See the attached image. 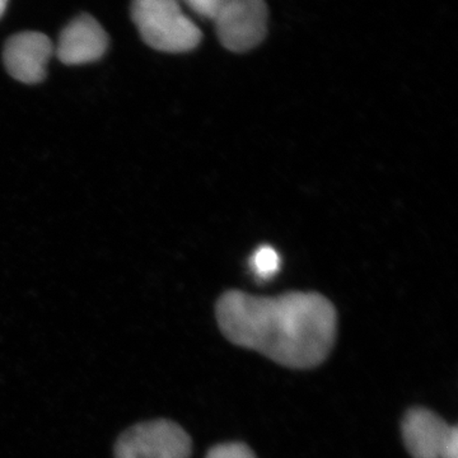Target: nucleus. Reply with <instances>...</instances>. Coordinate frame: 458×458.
I'll use <instances>...</instances> for the list:
<instances>
[{"label":"nucleus","instance_id":"11","mask_svg":"<svg viewBox=\"0 0 458 458\" xmlns=\"http://www.w3.org/2000/svg\"><path fill=\"white\" fill-rule=\"evenodd\" d=\"M8 0H0V18L4 14L5 9H7Z\"/></svg>","mask_w":458,"mask_h":458},{"label":"nucleus","instance_id":"5","mask_svg":"<svg viewBox=\"0 0 458 458\" xmlns=\"http://www.w3.org/2000/svg\"><path fill=\"white\" fill-rule=\"evenodd\" d=\"M401 430L412 458H458L457 427L445 423L430 410H409Z\"/></svg>","mask_w":458,"mask_h":458},{"label":"nucleus","instance_id":"6","mask_svg":"<svg viewBox=\"0 0 458 458\" xmlns=\"http://www.w3.org/2000/svg\"><path fill=\"white\" fill-rule=\"evenodd\" d=\"M54 49L53 42L44 33H17L9 38L3 51L5 69L18 82L40 83L47 77V63Z\"/></svg>","mask_w":458,"mask_h":458},{"label":"nucleus","instance_id":"9","mask_svg":"<svg viewBox=\"0 0 458 458\" xmlns=\"http://www.w3.org/2000/svg\"><path fill=\"white\" fill-rule=\"evenodd\" d=\"M207 458H258L254 451L245 443L231 442L214 445L208 452Z\"/></svg>","mask_w":458,"mask_h":458},{"label":"nucleus","instance_id":"10","mask_svg":"<svg viewBox=\"0 0 458 458\" xmlns=\"http://www.w3.org/2000/svg\"><path fill=\"white\" fill-rule=\"evenodd\" d=\"M198 16L214 20L225 0H181Z\"/></svg>","mask_w":458,"mask_h":458},{"label":"nucleus","instance_id":"7","mask_svg":"<svg viewBox=\"0 0 458 458\" xmlns=\"http://www.w3.org/2000/svg\"><path fill=\"white\" fill-rule=\"evenodd\" d=\"M107 49L104 27L89 14H81L60 33L54 53L63 64L83 65L98 62Z\"/></svg>","mask_w":458,"mask_h":458},{"label":"nucleus","instance_id":"8","mask_svg":"<svg viewBox=\"0 0 458 458\" xmlns=\"http://www.w3.org/2000/svg\"><path fill=\"white\" fill-rule=\"evenodd\" d=\"M280 258L276 250L270 246H261L251 258V269L260 280H269L278 273Z\"/></svg>","mask_w":458,"mask_h":458},{"label":"nucleus","instance_id":"1","mask_svg":"<svg viewBox=\"0 0 458 458\" xmlns=\"http://www.w3.org/2000/svg\"><path fill=\"white\" fill-rule=\"evenodd\" d=\"M216 313L229 342L289 369L319 366L335 343V307L313 292L256 297L229 291L219 298Z\"/></svg>","mask_w":458,"mask_h":458},{"label":"nucleus","instance_id":"2","mask_svg":"<svg viewBox=\"0 0 458 458\" xmlns=\"http://www.w3.org/2000/svg\"><path fill=\"white\" fill-rule=\"evenodd\" d=\"M131 18L148 47L164 53H188L203 38L181 0H132Z\"/></svg>","mask_w":458,"mask_h":458},{"label":"nucleus","instance_id":"3","mask_svg":"<svg viewBox=\"0 0 458 458\" xmlns=\"http://www.w3.org/2000/svg\"><path fill=\"white\" fill-rule=\"evenodd\" d=\"M191 438L171 420H153L129 428L114 445V458H189Z\"/></svg>","mask_w":458,"mask_h":458},{"label":"nucleus","instance_id":"4","mask_svg":"<svg viewBox=\"0 0 458 458\" xmlns=\"http://www.w3.org/2000/svg\"><path fill=\"white\" fill-rule=\"evenodd\" d=\"M267 20L269 11L265 0H225L213 22L225 49L246 53L264 41Z\"/></svg>","mask_w":458,"mask_h":458}]
</instances>
